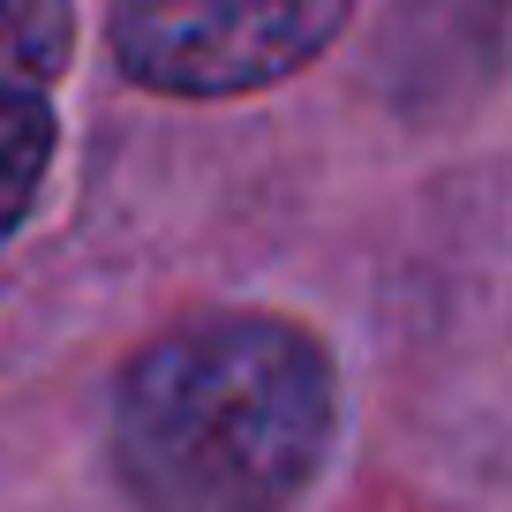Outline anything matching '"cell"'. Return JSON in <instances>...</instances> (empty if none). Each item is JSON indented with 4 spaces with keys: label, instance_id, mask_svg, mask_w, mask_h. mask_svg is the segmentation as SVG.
I'll use <instances>...</instances> for the list:
<instances>
[{
    "label": "cell",
    "instance_id": "1",
    "mask_svg": "<svg viewBox=\"0 0 512 512\" xmlns=\"http://www.w3.org/2000/svg\"><path fill=\"white\" fill-rule=\"evenodd\" d=\"M332 445V362L302 324L204 317L128 369L113 460L144 512H287Z\"/></svg>",
    "mask_w": 512,
    "mask_h": 512
},
{
    "label": "cell",
    "instance_id": "4",
    "mask_svg": "<svg viewBox=\"0 0 512 512\" xmlns=\"http://www.w3.org/2000/svg\"><path fill=\"white\" fill-rule=\"evenodd\" d=\"M46 159H53V113L31 91H0V241L31 211Z\"/></svg>",
    "mask_w": 512,
    "mask_h": 512
},
{
    "label": "cell",
    "instance_id": "3",
    "mask_svg": "<svg viewBox=\"0 0 512 512\" xmlns=\"http://www.w3.org/2000/svg\"><path fill=\"white\" fill-rule=\"evenodd\" d=\"M76 53V0H0V91H46Z\"/></svg>",
    "mask_w": 512,
    "mask_h": 512
},
{
    "label": "cell",
    "instance_id": "2",
    "mask_svg": "<svg viewBox=\"0 0 512 512\" xmlns=\"http://www.w3.org/2000/svg\"><path fill=\"white\" fill-rule=\"evenodd\" d=\"M354 0H113V61L166 98H234L294 76Z\"/></svg>",
    "mask_w": 512,
    "mask_h": 512
}]
</instances>
